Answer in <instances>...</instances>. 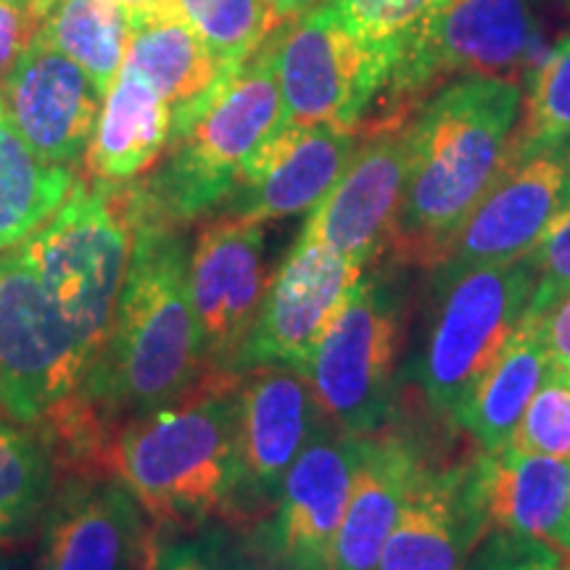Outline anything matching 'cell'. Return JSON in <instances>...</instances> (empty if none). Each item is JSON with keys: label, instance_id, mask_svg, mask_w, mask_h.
I'll return each instance as SVG.
<instances>
[{"label": "cell", "instance_id": "19", "mask_svg": "<svg viewBox=\"0 0 570 570\" xmlns=\"http://www.w3.org/2000/svg\"><path fill=\"white\" fill-rule=\"evenodd\" d=\"M465 491L481 533H523L570 554V460L481 449L465 465Z\"/></svg>", "mask_w": 570, "mask_h": 570}, {"label": "cell", "instance_id": "1", "mask_svg": "<svg viewBox=\"0 0 570 570\" xmlns=\"http://www.w3.org/2000/svg\"><path fill=\"white\" fill-rule=\"evenodd\" d=\"M523 90L502 75H462L407 117V180L389 252L436 269L449 244L508 169Z\"/></svg>", "mask_w": 570, "mask_h": 570}, {"label": "cell", "instance_id": "23", "mask_svg": "<svg viewBox=\"0 0 570 570\" xmlns=\"http://www.w3.org/2000/svg\"><path fill=\"white\" fill-rule=\"evenodd\" d=\"M125 67L138 71L161 92L173 109V125L198 109L233 75L198 38L175 0L130 13Z\"/></svg>", "mask_w": 570, "mask_h": 570}, {"label": "cell", "instance_id": "16", "mask_svg": "<svg viewBox=\"0 0 570 570\" xmlns=\"http://www.w3.org/2000/svg\"><path fill=\"white\" fill-rule=\"evenodd\" d=\"M356 146L360 127L281 125L244 164L214 214L262 225L309 214L336 185Z\"/></svg>", "mask_w": 570, "mask_h": 570}, {"label": "cell", "instance_id": "35", "mask_svg": "<svg viewBox=\"0 0 570 570\" xmlns=\"http://www.w3.org/2000/svg\"><path fill=\"white\" fill-rule=\"evenodd\" d=\"M40 13L32 0H0V80L38 38Z\"/></svg>", "mask_w": 570, "mask_h": 570}, {"label": "cell", "instance_id": "17", "mask_svg": "<svg viewBox=\"0 0 570 570\" xmlns=\"http://www.w3.org/2000/svg\"><path fill=\"white\" fill-rule=\"evenodd\" d=\"M365 436L327 425L291 465L265 537L273 570H331Z\"/></svg>", "mask_w": 570, "mask_h": 570}, {"label": "cell", "instance_id": "18", "mask_svg": "<svg viewBox=\"0 0 570 570\" xmlns=\"http://www.w3.org/2000/svg\"><path fill=\"white\" fill-rule=\"evenodd\" d=\"M0 104L42 161L77 167L104 96L88 71L38 35L0 80Z\"/></svg>", "mask_w": 570, "mask_h": 570}, {"label": "cell", "instance_id": "8", "mask_svg": "<svg viewBox=\"0 0 570 570\" xmlns=\"http://www.w3.org/2000/svg\"><path fill=\"white\" fill-rule=\"evenodd\" d=\"M283 98L281 125L360 127L394 75L344 24L333 0L281 21L267 38Z\"/></svg>", "mask_w": 570, "mask_h": 570}, {"label": "cell", "instance_id": "25", "mask_svg": "<svg viewBox=\"0 0 570 570\" xmlns=\"http://www.w3.org/2000/svg\"><path fill=\"white\" fill-rule=\"evenodd\" d=\"M550 367L552 356L541 317L523 320L452 423L473 436L483 452H502L510 446L520 417Z\"/></svg>", "mask_w": 570, "mask_h": 570}, {"label": "cell", "instance_id": "21", "mask_svg": "<svg viewBox=\"0 0 570 570\" xmlns=\"http://www.w3.org/2000/svg\"><path fill=\"white\" fill-rule=\"evenodd\" d=\"M423 462V452L399 433L365 436L344 520L333 541L331 570H377Z\"/></svg>", "mask_w": 570, "mask_h": 570}, {"label": "cell", "instance_id": "4", "mask_svg": "<svg viewBox=\"0 0 570 570\" xmlns=\"http://www.w3.org/2000/svg\"><path fill=\"white\" fill-rule=\"evenodd\" d=\"M281 122V85L265 40L198 109L173 125L167 159L151 177L135 183L140 202L173 225L206 217Z\"/></svg>", "mask_w": 570, "mask_h": 570}, {"label": "cell", "instance_id": "38", "mask_svg": "<svg viewBox=\"0 0 570 570\" xmlns=\"http://www.w3.org/2000/svg\"><path fill=\"white\" fill-rule=\"evenodd\" d=\"M325 3V0H267V6L273 9L277 21H288L302 17L304 11L315 9V6Z\"/></svg>", "mask_w": 570, "mask_h": 570}, {"label": "cell", "instance_id": "27", "mask_svg": "<svg viewBox=\"0 0 570 570\" xmlns=\"http://www.w3.org/2000/svg\"><path fill=\"white\" fill-rule=\"evenodd\" d=\"M40 38L88 71L101 96L125 67L130 13L114 0H40Z\"/></svg>", "mask_w": 570, "mask_h": 570}, {"label": "cell", "instance_id": "30", "mask_svg": "<svg viewBox=\"0 0 570 570\" xmlns=\"http://www.w3.org/2000/svg\"><path fill=\"white\" fill-rule=\"evenodd\" d=\"M566 138H570V32L531 71L512 156L531 154Z\"/></svg>", "mask_w": 570, "mask_h": 570}, {"label": "cell", "instance_id": "9", "mask_svg": "<svg viewBox=\"0 0 570 570\" xmlns=\"http://www.w3.org/2000/svg\"><path fill=\"white\" fill-rule=\"evenodd\" d=\"M90 367L88 348L17 246L0 252V410L38 425Z\"/></svg>", "mask_w": 570, "mask_h": 570}, {"label": "cell", "instance_id": "12", "mask_svg": "<svg viewBox=\"0 0 570 570\" xmlns=\"http://www.w3.org/2000/svg\"><path fill=\"white\" fill-rule=\"evenodd\" d=\"M265 225L214 217L188 256V294L202 344L204 377H235L267 294Z\"/></svg>", "mask_w": 570, "mask_h": 570}, {"label": "cell", "instance_id": "28", "mask_svg": "<svg viewBox=\"0 0 570 570\" xmlns=\"http://www.w3.org/2000/svg\"><path fill=\"white\" fill-rule=\"evenodd\" d=\"M53 487V460L38 425L0 423V550L27 531Z\"/></svg>", "mask_w": 570, "mask_h": 570}, {"label": "cell", "instance_id": "5", "mask_svg": "<svg viewBox=\"0 0 570 570\" xmlns=\"http://www.w3.org/2000/svg\"><path fill=\"white\" fill-rule=\"evenodd\" d=\"M17 252L96 365L130 269L132 180L77 177L59 209L21 240Z\"/></svg>", "mask_w": 570, "mask_h": 570}, {"label": "cell", "instance_id": "29", "mask_svg": "<svg viewBox=\"0 0 570 570\" xmlns=\"http://www.w3.org/2000/svg\"><path fill=\"white\" fill-rule=\"evenodd\" d=\"M175 6L230 71L244 67L281 24L267 0H175Z\"/></svg>", "mask_w": 570, "mask_h": 570}, {"label": "cell", "instance_id": "33", "mask_svg": "<svg viewBox=\"0 0 570 570\" xmlns=\"http://www.w3.org/2000/svg\"><path fill=\"white\" fill-rule=\"evenodd\" d=\"M525 256L537 267V291L525 320L544 317L554 304L570 296V212L562 214Z\"/></svg>", "mask_w": 570, "mask_h": 570}, {"label": "cell", "instance_id": "13", "mask_svg": "<svg viewBox=\"0 0 570 570\" xmlns=\"http://www.w3.org/2000/svg\"><path fill=\"white\" fill-rule=\"evenodd\" d=\"M407 117H386L360 138L336 185L306 214L298 238L331 246L365 269L389 252L407 180Z\"/></svg>", "mask_w": 570, "mask_h": 570}, {"label": "cell", "instance_id": "2", "mask_svg": "<svg viewBox=\"0 0 570 570\" xmlns=\"http://www.w3.org/2000/svg\"><path fill=\"white\" fill-rule=\"evenodd\" d=\"M183 225L156 217L132 183V256L106 346L82 389L122 415L177 402L204 381Z\"/></svg>", "mask_w": 570, "mask_h": 570}, {"label": "cell", "instance_id": "32", "mask_svg": "<svg viewBox=\"0 0 570 570\" xmlns=\"http://www.w3.org/2000/svg\"><path fill=\"white\" fill-rule=\"evenodd\" d=\"M518 452L570 460V373L550 367L510 441Z\"/></svg>", "mask_w": 570, "mask_h": 570}, {"label": "cell", "instance_id": "39", "mask_svg": "<svg viewBox=\"0 0 570 570\" xmlns=\"http://www.w3.org/2000/svg\"><path fill=\"white\" fill-rule=\"evenodd\" d=\"M117 6H122L127 13H135V11H148V9H156V6H164L169 3V0H114Z\"/></svg>", "mask_w": 570, "mask_h": 570}, {"label": "cell", "instance_id": "34", "mask_svg": "<svg viewBox=\"0 0 570 570\" xmlns=\"http://www.w3.org/2000/svg\"><path fill=\"white\" fill-rule=\"evenodd\" d=\"M562 552L547 541L510 531L483 533L465 570H560Z\"/></svg>", "mask_w": 570, "mask_h": 570}, {"label": "cell", "instance_id": "15", "mask_svg": "<svg viewBox=\"0 0 570 570\" xmlns=\"http://www.w3.org/2000/svg\"><path fill=\"white\" fill-rule=\"evenodd\" d=\"M333 425L309 377L291 367H254L238 383V508H269L306 444Z\"/></svg>", "mask_w": 570, "mask_h": 570}, {"label": "cell", "instance_id": "11", "mask_svg": "<svg viewBox=\"0 0 570 570\" xmlns=\"http://www.w3.org/2000/svg\"><path fill=\"white\" fill-rule=\"evenodd\" d=\"M570 212V138L512 156L494 188L481 198L449 244L433 281L523 259Z\"/></svg>", "mask_w": 570, "mask_h": 570}, {"label": "cell", "instance_id": "3", "mask_svg": "<svg viewBox=\"0 0 570 570\" xmlns=\"http://www.w3.org/2000/svg\"><path fill=\"white\" fill-rule=\"evenodd\" d=\"M238 383L240 375L204 377L190 394L119 428L109 475L164 529L235 510Z\"/></svg>", "mask_w": 570, "mask_h": 570}, {"label": "cell", "instance_id": "31", "mask_svg": "<svg viewBox=\"0 0 570 570\" xmlns=\"http://www.w3.org/2000/svg\"><path fill=\"white\" fill-rule=\"evenodd\" d=\"M344 24L370 51L396 67L399 53L441 0H333Z\"/></svg>", "mask_w": 570, "mask_h": 570}, {"label": "cell", "instance_id": "36", "mask_svg": "<svg viewBox=\"0 0 570 570\" xmlns=\"http://www.w3.org/2000/svg\"><path fill=\"white\" fill-rule=\"evenodd\" d=\"M148 570H223L202 541L164 539L148 547Z\"/></svg>", "mask_w": 570, "mask_h": 570}, {"label": "cell", "instance_id": "6", "mask_svg": "<svg viewBox=\"0 0 570 570\" xmlns=\"http://www.w3.org/2000/svg\"><path fill=\"white\" fill-rule=\"evenodd\" d=\"M431 325L417 360L420 389L439 417L454 420L487 370L529 317L537 267L529 256L433 281Z\"/></svg>", "mask_w": 570, "mask_h": 570}, {"label": "cell", "instance_id": "14", "mask_svg": "<svg viewBox=\"0 0 570 570\" xmlns=\"http://www.w3.org/2000/svg\"><path fill=\"white\" fill-rule=\"evenodd\" d=\"M367 269L331 246L296 238L267 285L252 336L235 373L254 367H291L304 373L312 354Z\"/></svg>", "mask_w": 570, "mask_h": 570}, {"label": "cell", "instance_id": "40", "mask_svg": "<svg viewBox=\"0 0 570 570\" xmlns=\"http://www.w3.org/2000/svg\"><path fill=\"white\" fill-rule=\"evenodd\" d=\"M560 570H570V554H562V566Z\"/></svg>", "mask_w": 570, "mask_h": 570}, {"label": "cell", "instance_id": "20", "mask_svg": "<svg viewBox=\"0 0 570 570\" xmlns=\"http://www.w3.org/2000/svg\"><path fill=\"white\" fill-rule=\"evenodd\" d=\"M140 508L117 479H69L56 491L40 570H132L142 550Z\"/></svg>", "mask_w": 570, "mask_h": 570}, {"label": "cell", "instance_id": "10", "mask_svg": "<svg viewBox=\"0 0 570 570\" xmlns=\"http://www.w3.org/2000/svg\"><path fill=\"white\" fill-rule=\"evenodd\" d=\"M531 46L525 0H441L404 42L386 85L389 117L462 75H502L523 67Z\"/></svg>", "mask_w": 570, "mask_h": 570}, {"label": "cell", "instance_id": "37", "mask_svg": "<svg viewBox=\"0 0 570 570\" xmlns=\"http://www.w3.org/2000/svg\"><path fill=\"white\" fill-rule=\"evenodd\" d=\"M541 327H544V341L550 348L552 365L562 367L570 373V296L554 304L544 317H541Z\"/></svg>", "mask_w": 570, "mask_h": 570}, {"label": "cell", "instance_id": "22", "mask_svg": "<svg viewBox=\"0 0 570 570\" xmlns=\"http://www.w3.org/2000/svg\"><path fill=\"white\" fill-rule=\"evenodd\" d=\"M481 537L468 502L465 465L431 468L423 462L377 570H465Z\"/></svg>", "mask_w": 570, "mask_h": 570}, {"label": "cell", "instance_id": "24", "mask_svg": "<svg viewBox=\"0 0 570 570\" xmlns=\"http://www.w3.org/2000/svg\"><path fill=\"white\" fill-rule=\"evenodd\" d=\"M169 135V104L138 71L122 67L106 90L96 130L85 148V175L96 180L130 183L161 159Z\"/></svg>", "mask_w": 570, "mask_h": 570}, {"label": "cell", "instance_id": "26", "mask_svg": "<svg viewBox=\"0 0 570 570\" xmlns=\"http://www.w3.org/2000/svg\"><path fill=\"white\" fill-rule=\"evenodd\" d=\"M75 183V167L42 161L0 104V252L30 238Z\"/></svg>", "mask_w": 570, "mask_h": 570}, {"label": "cell", "instance_id": "7", "mask_svg": "<svg viewBox=\"0 0 570 570\" xmlns=\"http://www.w3.org/2000/svg\"><path fill=\"white\" fill-rule=\"evenodd\" d=\"M402 348V309L381 273H365L320 341L304 375L333 428L375 436L389 425Z\"/></svg>", "mask_w": 570, "mask_h": 570}]
</instances>
